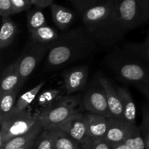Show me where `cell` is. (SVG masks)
Wrapping results in <instances>:
<instances>
[{
  "label": "cell",
  "mask_w": 149,
  "mask_h": 149,
  "mask_svg": "<svg viewBox=\"0 0 149 149\" xmlns=\"http://www.w3.org/2000/svg\"><path fill=\"white\" fill-rule=\"evenodd\" d=\"M99 45L97 39L84 25L60 34L51 44L45 58V69H61L93 54Z\"/></svg>",
  "instance_id": "cell-1"
},
{
  "label": "cell",
  "mask_w": 149,
  "mask_h": 149,
  "mask_svg": "<svg viewBox=\"0 0 149 149\" xmlns=\"http://www.w3.org/2000/svg\"><path fill=\"white\" fill-rule=\"evenodd\" d=\"M148 20L149 0H116L110 20L97 42L103 47L111 46Z\"/></svg>",
  "instance_id": "cell-2"
},
{
  "label": "cell",
  "mask_w": 149,
  "mask_h": 149,
  "mask_svg": "<svg viewBox=\"0 0 149 149\" xmlns=\"http://www.w3.org/2000/svg\"><path fill=\"white\" fill-rule=\"evenodd\" d=\"M105 61L119 81L134 86L148 98L149 63L128 44L115 49Z\"/></svg>",
  "instance_id": "cell-3"
},
{
  "label": "cell",
  "mask_w": 149,
  "mask_h": 149,
  "mask_svg": "<svg viewBox=\"0 0 149 149\" xmlns=\"http://www.w3.org/2000/svg\"><path fill=\"white\" fill-rule=\"evenodd\" d=\"M84 110L80 95H61L52 104L42 109L38 116L44 128L52 129L59 127L70 116Z\"/></svg>",
  "instance_id": "cell-4"
},
{
  "label": "cell",
  "mask_w": 149,
  "mask_h": 149,
  "mask_svg": "<svg viewBox=\"0 0 149 149\" xmlns=\"http://www.w3.org/2000/svg\"><path fill=\"white\" fill-rule=\"evenodd\" d=\"M39 119L27 109L19 110L15 107L6 114L0 116V149L11 139L29 131Z\"/></svg>",
  "instance_id": "cell-5"
},
{
  "label": "cell",
  "mask_w": 149,
  "mask_h": 149,
  "mask_svg": "<svg viewBox=\"0 0 149 149\" xmlns=\"http://www.w3.org/2000/svg\"><path fill=\"white\" fill-rule=\"evenodd\" d=\"M50 45H43L31 40L26 45L23 52L18 59V69L20 74L19 87L21 88L33 73L38 64L46 58Z\"/></svg>",
  "instance_id": "cell-6"
},
{
  "label": "cell",
  "mask_w": 149,
  "mask_h": 149,
  "mask_svg": "<svg viewBox=\"0 0 149 149\" xmlns=\"http://www.w3.org/2000/svg\"><path fill=\"white\" fill-rule=\"evenodd\" d=\"M116 0H106L89 7L81 13L83 24L94 34L97 40L110 20Z\"/></svg>",
  "instance_id": "cell-7"
},
{
  "label": "cell",
  "mask_w": 149,
  "mask_h": 149,
  "mask_svg": "<svg viewBox=\"0 0 149 149\" xmlns=\"http://www.w3.org/2000/svg\"><path fill=\"white\" fill-rule=\"evenodd\" d=\"M83 107L84 111L98 113L106 117L112 116L109 110L103 87L99 83L93 84L82 97Z\"/></svg>",
  "instance_id": "cell-8"
},
{
  "label": "cell",
  "mask_w": 149,
  "mask_h": 149,
  "mask_svg": "<svg viewBox=\"0 0 149 149\" xmlns=\"http://www.w3.org/2000/svg\"><path fill=\"white\" fill-rule=\"evenodd\" d=\"M140 130L136 124L129 122L125 118L109 117V127L105 138L113 146L122 142L128 137L134 135Z\"/></svg>",
  "instance_id": "cell-9"
},
{
  "label": "cell",
  "mask_w": 149,
  "mask_h": 149,
  "mask_svg": "<svg viewBox=\"0 0 149 149\" xmlns=\"http://www.w3.org/2000/svg\"><path fill=\"white\" fill-rule=\"evenodd\" d=\"M89 68L87 65H77L68 68L63 73L66 95L79 93L85 87L88 79Z\"/></svg>",
  "instance_id": "cell-10"
},
{
  "label": "cell",
  "mask_w": 149,
  "mask_h": 149,
  "mask_svg": "<svg viewBox=\"0 0 149 149\" xmlns=\"http://www.w3.org/2000/svg\"><path fill=\"white\" fill-rule=\"evenodd\" d=\"M59 127L67 132L81 146L89 138L84 119V112L83 111L70 116L60 125Z\"/></svg>",
  "instance_id": "cell-11"
},
{
  "label": "cell",
  "mask_w": 149,
  "mask_h": 149,
  "mask_svg": "<svg viewBox=\"0 0 149 149\" xmlns=\"http://www.w3.org/2000/svg\"><path fill=\"white\" fill-rule=\"evenodd\" d=\"M43 128L40 121L38 119L29 131L9 141L1 149H33L35 141Z\"/></svg>",
  "instance_id": "cell-12"
},
{
  "label": "cell",
  "mask_w": 149,
  "mask_h": 149,
  "mask_svg": "<svg viewBox=\"0 0 149 149\" xmlns=\"http://www.w3.org/2000/svg\"><path fill=\"white\" fill-rule=\"evenodd\" d=\"M97 80L104 89L109 110L112 116L125 118L122 101L116 87H114L109 79L106 77H100Z\"/></svg>",
  "instance_id": "cell-13"
},
{
  "label": "cell",
  "mask_w": 149,
  "mask_h": 149,
  "mask_svg": "<svg viewBox=\"0 0 149 149\" xmlns=\"http://www.w3.org/2000/svg\"><path fill=\"white\" fill-rule=\"evenodd\" d=\"M84 119L89 137H104L109 127V117L93 113L84 112Z\"/></svg>",
  "instance_id": "cell-14"
},
{
  "label": "cell",
  "mask_w": 149,
  "mask_h": 149,
  "mask_svg": "<svg viewBox=\"0 0 149 149\" xmlns=\"http://www.w3.org/2000/svg\"><path fill=\"white\" fill-rule=\"evenodd\" d=\"M52 18L57 28L61 31H65L74 23L76 15L69 8L52 3L50 6Z\"/></svg>",
  "instance_id": "cell-15"
},
{
  "label": "cell",
  "mask_w": 149,
  "mask_h": 149,
  "mask_svg": "<svg viewBox=\"0 0 149 149\" xmlns=\"http://www.w3.org/2000/svg\"><path fill=\"white\" fill-rule=\"evenodd\" d=\"M20 74L18 69V59L7 65L1 75L0 93L13 90L19 87ZM20 88V87H19Z\"/></svg>",
  "instance_id": "cell-16"
},
{
  "label": "cell",
  "mask_w": 149,
  "mask_h": 149,
  "mask_svg": "<svg viewBox=\"0 0 149 149\" xmlns=\"http://www.w3.org/2000/svg\"><path fill=\"white\" fill-rule=\"evenodd\" d=\"M18 31V28L14 21L9 17H2L0 31V49L7 47L14 41Z\"/></svg>",
  "instance_id": "cell-17"
},
{
  "label": "cell",
  "mask_w": 149,
  "mask_h": 149,
  "mask_svg": "<svg viewBox=\"0 0 149 149\" xmlns=\"http://www.w3.org/2000/svg\"><path fill=\"white\" fill-rule=\"evenodd\" d=\"M124 111V117L132 123L136 122V107L129 90L125 87H116Z\"/></svg>",
  "instance_id": "cell-18"
},
{
  "label": "cell",
  "mask_w": 149,
  "mask_h": 149,
  "mask_svg": "<svg viewBox=\"0 0 149 149\" xmlns=\"http://www.w3.org/2000/svg\"><path fill=\"white\" fill-rule=\"evenodd\" d=\"M54 137V148L55 149H81L79 143L74 141L67 132L59 127L52 128Z\"/></svg>",
  "instance_id": "cell-19"
},
{
  "label": "cell",
  "mask_w": 149,
  "mask_h": 149,
  "mask_svg": "<svg viewBox=\"0 0 149 149\" xmlns=\"http://www.w3.org/2000/svg\"><path fill=\"white\" fill-rule=\"evenodd\" d=\"M30 39L43 45H51L58 39L60 33L54 28L45 25L30 33Z\"/></svg>",
  "instance_id": "cell-20"
},
{
  "label": "cell",
  "mask_w": 149,
  "mask_h": 149,
  "mask_svg": "<svg viewBox=\"0 0 149 149\" xmlns=\"http://www.w3.org/2000/svg\"><path fill=\"white\" fill-rule=\"evenodd\" d=\"M47 24L45 14L42 8L35 6L31 10H28L27 13V27L29 33H32L39 28Z\"/></svg>",
  "instance_id": "cell-21"
},
{
  "label": "cell",
  "mask_w": 149,
  "mask_h": 149,
  "mask_svg": "<svg viewBox=\"0 0 149 149\" xmlns=\"http://www.w3.org/2000/svg\"><path fill=\"white\" fill-rule=\"evenodd\" d=\"M113 149H146L145 139L141 130L122 142L113 145Z\"/></svg>",
  "instance_id": "cell-22"
},
{
  "label": "cell",
  "mask_w": 149,
  "mask_h": 149,
  "mask_svg": "<svg viewBox=\"0 0 149 149\" xmlns=\"http://www.w3.org/2000/svg\"><path fill=\"white\" fill-rule=\"evenodd\" d=\"M45 83H46L45 81H41L39 84L35 86L34 87H33L32 89L29 90V91L26 92L23 95H21L19 97V98L17 99V101L15 103V107L16 109H19V110H24V109H27L28 106L37 97L39 92L41 91V90H42L43 86L45 84Z\"/></svg>",
  "instance_id": "cell-23"
},
{
  "label": "cell",
  "mask_w": 149,
  "mask_h": 149,
  "mask_svg": "<svg viewBox=\"0 0 149 149\" xmlns=\"http://www.w3.org/2000/svg\"><path fill=\"white\" fill-rule=\"evenodd\" d=\"M20 90V88L17 87L13 90L0 93V116L10 112L15 106V103Z\"/></svg>",
  "instance_id": "cell-24"
},
{
  "label": "cell",
  "mask_w": 149,
  "mask_h": 149,
  "mask_svg": "<svg viewBox=\"0 0 149 149\" xmlns=\"http://www.w3.org/2000/svg\"><path fill=\"white\" fill-rule=\"evenodd\" d=\"M33 149H55L52 129L43 128L35 141Z\"/></svg>",
  "instance_id": "cell-25"
},
{
  "label": "cell",
  "mask_w": 149,
  "mask_h": 149,
  "mask_svg": "<svg viewBox=\"0 0 149 149\" xmlns=\"http://www.w3.org/2000/svg\"><path fill=\"white\" fill-rule=\"evenodd\" d=\"M62 90L61 88L47 89L43 90L37 97V104L42 109L52 104L57 99L61 96Z\"/></svg>",
  "instance_id": "cell-26"
},
{
  "label": "cell",
  "mask_w": 149,
  "mask_h": 149,
  "mask_svg": "<svg viewBox=\"0 0 149 149\" xmlns=\"http://www.w3.org/2000/svg\"><path fill=\"white\" fill-rule=\"evenodd\" d=\"M82 149H113L105 137H89L81 145Z\"/></svg>",
  "instance_id": "cell-27"
},
{
  "label": "cell",
  "mask_w": 149,
  "mask_h": 149,
  "mask_svg": "<svg viewBox=\"0 0 149 149\" xmlns=\"http://www.w3.org/2000/svg\"><path fill=\"white\" fill-rule=\"evenodd\" d=\"M128 45L149 63V33L146 39L141 43L128 44Z\"/></svg>",
  "instance_id": "cell-28"
},
{
  "label": "cell",
  "mask_w": 149,
  "mask_h": 149,
  "mask_svg": "<svg viewBox=\"0 0 149 149\" xmlns=\"http://www.w3.org/2000/svg\"><path fill=\"white\" fill-rule=\"evenodd\" d=\"M106 0H72L74 7L79 13H82L89 7L100 4Z\"/></svg>",
  "instance_id": "cell-29"
},
{
  "label": "cell",
  "mask_w": 149,
  "mask_h": 149,
  "mask_svg": "<svg viewBox=\"0 0 149 149\" xmlns=\"http://www.w3.org/2000/svg\"><path fill=\"white\" fill-rule=\"evenodd\" d=\"M16 14L11 0H0V15L1 17H9Z\"/></svg>",
  "instance_id": "cell-30"
},
{
  "label": "cell",
  "mask_w": 149,
  "mask_h": 149,
  "mask_svg": "<svg viewBox=\"0 0 149 149\" xmlns=\"http://www.w3.org/2000/svg\"><path fill=\"white\" fill-rule=\"evenodd\" d=\"M11 1L15 13L28 11L33 5L32 0H11Z\"/></svg>",
  "instance_id": "cell-31"
},
{
  "label": "cell",
  "mask_w": 149,
  "mask_h": 149,
  "mask_svg": "<svg viewBox=\"0 0 149 149\" xmlns=\"http://www.w3.org/2000/svg\"><path fill=\"white\" fill-rule=\"evenodd\" d=\"M139 127L143 135L149 134V102L143 109V120Z\"/></svg>",
  "instance_id": "cell-32"
},
{
  "label": "cell",
  "mask_w": 149,
  "mask_h": 149,
  "mask_svg": "<svg viewBox=\"0 0 149 149\" xmlns=\"http://www.w3.org/2000/svg\"><path fill=\"white\" fill-rule=\"evenodd\" d=\"M32 1L33 5L42 9L50 6L53 3V0H32Z\"/></svg>",
  "instance_id": "cell-33"
},
{
  "label": "cell",
  "mask_w": 149,
  "mask_h": 149,
  "mask_svg": "<svg viewBox=\"0 0 149 149\" xmlns=\"http://www.w3.org/2000/svg\"><path fill=\"white\" fill-rule=\"evenodd\" d=\"M145 139L146 143V149H149V134H146V135H143Z\"/></svg>",
  "instance_id": "cell-34"
},
{
  "label": "cell",
  "mask_w": 149,
  "mask_h": 149,
  "mask_svg": "<svg viewBox=\"0 0 149 149\" xmlns=\"http://www.w3.org/2000/svg\"><path fill=\"white\" fill-rule=\"evenodd\" d=\"M148 102H149V97L148 98Z\"/></svg>",
  "instance_id": "cell-35"
}]
</instances>
